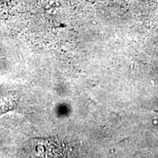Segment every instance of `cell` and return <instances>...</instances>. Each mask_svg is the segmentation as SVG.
Returning <instances> with one entry per match:
<instances>
[{"label": "cell", "instance_id": "6da1fadb", "mask_svg": "<svg viewBox=\"0 0 158 158\" xmlns=\"http://www.w3.org/2000/svg\"><path fill=\"white\" fill-rule=\"evenodd\" d=\"M153 111L155 112V113H158V110H154Z\"/></svg>", "mask_w": 158, "mask_h": 158}]
</instances>
